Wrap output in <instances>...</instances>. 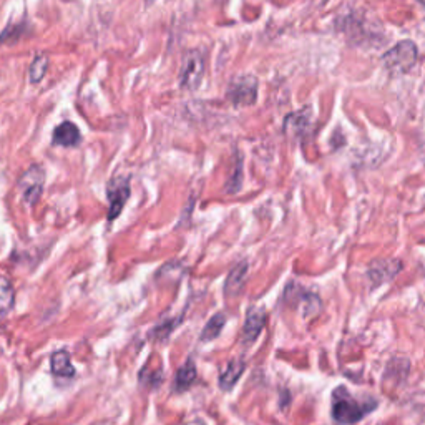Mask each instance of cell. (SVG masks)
Wrapping results in <instances>:
<instances>
[{
  "instance_id": "1",
  "label": "cell",
  "mask_w": 425,
  "mask_h": 425,
  "mask_svg": "<svg viewBox=\"0 0 425 425\" xmlns=\"http://www.w3.org/2000/svg\"><path fill=\"white\" fill-rule=\"evenodd\" d=\"M376 399H357L344 386L336 387L331 397V414L336 424L352 425L376 411Z\"/></svg>"
},
{
  "instance_id": "2",
  "label": "cell",
  "mask_w": 425,
  "mask_h": 425,
  "mask_svg": "<svg viewBox=\"0 0 425 425\" xmlns=\"http://www.w3.org/2000/svg\"><path fill=\"white\" fill-rule=\"evenodd\" d=\"M417 59L419 54L416 44L411 40H404V42H399L396 47L384 54L382 64L392 75H401L411 70L416 65Z\"/></svg>"
},
{
  "instance_id": "3",
  "label": "cell",
  "mask_w": 425,
  "mask_h": 425,
  "mask_svg": "<svg viewBox=\"0 0 425 425\" xmlns=\"http://www.w3.org/2000/svg\"><path fill=\"white\" fill-rule=\"evenodd\" d=\"M45 184V170L42 165H30L19 180V191L22 194V199L29 206H34L42 198Z\"/></svg>"
},
{
  "instance_id": "4",
  "label": "cell",
  "mask_w": 425,
  "mask_h": 425,
  "mask_svg": "<svg viewBox=\"0 0 425 425\" xmlns=\"http://www.w3.org/2000/svg\"><path fill=\"white\" fill-rule=\"evenodd\" d=\"M258 94V81L254 76H239L233 80L228 89V99L234 105H251L256 101Z\"/></svg>"
},
{
  "instance_id": "5",
  "label": "cell",
  "mask_w": 425,
  "mask_h": 425,
  "mask_svg": "<svg viewBox=\"0 0 425 425\" xmlns=\"http://www.w3.org/2000/svg\"><path fill=\"white\" fill-rule=\"evenodd\" d=\"M106 196L110 199L109 219H115L121 213L123 206L126 204V199L130 198V184L126 178H115L106 186Z\"/></svg>"
},
{
  "instance_id": "6",
  "label": "cell",
  "mask_w": 425,
  "mask_h": 425,
  "mask_svg": "<svg viewBox=\"0 0 425 425\" xmlns=\"http://www.w3.org/2000/svg\"><path fill=\"white\" fill-rule=\"evenodd\" d=\"M203 70V59L196 52L188 54L183 61L180 75L181 86H184V89H194L199 84V80H201Z\"/></svg>"
},
{
  "instance_id": "7",
  "label": "cell",
  "mask_w": 425,
  "mask_h": 425,
  "mask_svg": "<svg viewBox=\"0 0 425 425\" xmlns=\"http://www.w3.org/2000/svg\"><path fill=\"white\" fill-rule=\"evenodd\" d=\"M402 269L401 261L397 259H379L374 261L369 268V278L374 284H384L392 278H396L399 271Z\"/></svg>"
},
{
  "instance_id": "8",
  "label": "cell",
  "mask_w": 425,
  "mask_h": 425,
  "mask_svg": "<svg viewBox=\"0 0 425 425\" xmlns=\"http://www.w3.org/2000/svg\"><path fill=\"white\" fill-rule=\"evenodd\" d=\"M52 141L55 143V145L66 146V148H74V146H76L81 141L80 130H79V128H76L75 123H71V121L60 123V125L57 128H55Z\"/></svg>"
},
{
  "instance_id": "9",
  "label": "cell",
  "mask_w": 425,
  "mask_h": 425,
  "mask_svg": "<svg viewBox=\"0 0 425 425\" xmlns=\"http://www.w3.org/2000/svg\"><path fill=\"white\" fill-rule=\"evenodd\" d=\"M266 324V314L263 311L259 309H251L248 312V316H246V322H244V327H243V339L244 342H254L258 339V336L261 334V331H263V327Z\"/></svg>"
},
{
  "instance_id": "10",
  "label": "cell",
  "mask_w": 425,
  "mask_h": 425,
  "mask_svg": "<svg viewBox=\"0 0 425 425\" xmlns=\"http://www.w3.org/2000/svg\"><path fill=\"white\" fill-rule=\"evenodd\" d=\"M243 372H244V362L239 359L231 361L226 366V369L221 372V376H219V387H221L223 391H231V389L238 384L239 377L243 376Z\"/></svg>"
},
{
  "instance_id": "11",
  "label": "cell",
  "mask_w": 425,
  "mask_h": 425,
  "mask_svg": "<svg viewBox=\"0 0 425 425\" xmlns=\"http://www.w3.org/2000/svg\"><path fill=\"white\" fill-rule=\"evenodd\" d=\"M194 381H196V366H194V362L189 359L184 362L180 369H178L176 377H175V391L176 392L188 391V389L193 386Z\"/></svg>"
},
{
  "instance_id": "12",
  "label": "cell",
  "mask_w": 425,
  "mask_h": 425,
  "mask_svg": "<svg viewBox=\"0 0 425 425\" xmlns=\"http://www.w3.org/2000/svg\"><path fill=\"white\" fill-rule=\"evenodd\" d=\"M50 366H52V372L59 377H71L75 374V369L70 361V354L66 351L54 352L52 359H50Z\"/></svg>"
},
{
  "instance_id": "13",
  "label": "cell",
  "mask_w": 425,
  "mask_h": 425,
  "mask_svg": "<svg viewBox=\"0 0 425 425\" xmlns=\"http://www.w3.org/2000/svg\"><path fill=\"white\" fill-rule=\"evenodd\" d=\"M309 115H311V110L309 109L296 111V114L289 115L288 119H286L284 128L289 133H296V135H299V133H304L306 131V126L311 123V116Z\"/></svg>"
},
{
  "instance_id": "14",
  "label": "cell",
  "mask_w": 425,
  "mask_h": 425,
  "mask_svg": "<svg viewBox=\"0 0 425 425\" xmlns=\"http://www.w3.org/2000/svg\"><path fill=\"white\" fill-rule=\"evenodd\" d=\"M15 301V291L10 281L0 274V316L7 314L12 309Z\"/></svg>"
},
{
  "instance_id": "15",
  "label": "cell",
  "mask_w": 425,
  "mask_h": 425,
  "mask_svg": "<svg viewBox=\"0 0 425 425\" xmlns=\"http://www.w3.org/2000/svg\"><path fill=\"white\" fill-rule=\"evenodd\" d=\"M47 69H49V57L45 54H39L29 69V80L32 81V84H39V81L45 76V74H47Z\"/></svg>"
},
{
  "instance_id": "16",
  "label": "cell",
  "mask_w": 425,
  "mask_h": 425,
  "mask_svg": "<svg viewBox=\"0 0 425 425\" xmlns=\"http://www.w3.org/2000/svg\"><path fill=\"white\" fill-rule=\"evenodd\" d=\"M224 322H226V317H224V314H216L214 317H211V319H209V322L206 324V327L203 329L201 341L216 339V337L219 336V332L223 331Z\"/></svg>"
},
{
  "instance_id": "17",
  "label": "cell",
  "mask_w": 425,
  "mask_h": 425,
  "mask_svg": "<svg viewBox=\"0 0 425 425\" xmlns=\"http://www.w3.org/2000/svg\"><path fill=\"white\" fill-rule=\"evenodd\" d=\"M246 273H248V264H239L236 269L233 271L231 274H229V279L226 283V291L229 294V291H238V288H241L243 283H244V278H246Z\"/></svg>"
},
{
  "instance_id": "18",
  "label": "cell",
  "mask_w": 425,
  "mask_h": 425,
  "mask_svg": "<svg viewBox=\"0 0 425 425\" xmlns=\"http://www.w3.org/2000/svg\"><path fill=\"white\" fill-rule=\"evenodd\" d=\"M186 425H206V424H204V422L201 421V419H194V421H191V422H188Z\"/></svg>"
}]
</instances>
